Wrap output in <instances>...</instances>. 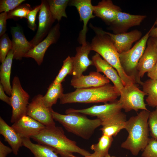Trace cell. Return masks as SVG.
<instances>
[{
	"instance_id": "obj_1",
	"label": "cell",
	"mask_w": 157,
	"mask_h": 157,
	"mask_svg": "<svg viewBox=\"0 0 157 157\" xmlns=\"http://www.w3.org/2000/svg\"><path fill=\"white\" fill-rule=\"evenodd\" d=\"M31 138L39 144L52 147L62 157H74L73 153L84 156L91 154L78 147L76 141L68 138L61 128L56 126L46 127L39 134Z\"/></svg>"
},
{
	"instance_id": "obj_2",
	"label": "cell",
	"mask_w": 157,
	"mask_h": 157,
	"mask_svg": "<svg viewBox=\"0 0 157 157\" xmlns=\"http://www.w3.org/2000/svg\"><path fill=\"white\" fill-rule=\"evenodd\" d=\"M150 112L148 110H142L126 122L124 129L128 135L121 147L129 150L134 156L143 151L150 138L148 121Z\"/></svg>"
},
{
	"instance_id": "obj_3",
	"label": "cell",
	"mask_w": 157,
	"mask_h": 157,
	"mask_svg": "<svg viewBox=\"0 0 157 157\" xmlns=\"http://www.w3.org/2000/svg\"><path fill=\"white\" fill-rule=\"evenodd\" d=\"M96 33L90 44L91 50L101 56L117 72L124 86L136 83L135 80L128 76L120 63L119 53L110 37L101 29L92 27Z\"/></svg>"
},
{
	"instance_id": "obj_4",
	"label": "cell",
	"mask_w": 157,
	"mask_h": 157,
	"mask_svg": "<svg viewBox=\"0 0 157 157\" xmlns=\"http://www.w3.org/2000/svg\"><path fill=\"white\" fill-rule=\"evenodd\" d=\"M120 93L109 83L95 87L76 89L74 91L63 94L59 99L60 103H90L111 102L116 100Z\"/></svg>"
},
{
	"instance_id": "obj_5",
	"label": "cell",
	"mask_w": 157,
	"mask_h": 157,
	"mask_svg": "<svg viewBox=\"0 0 157 157\" xmlns=\"http://www.w3.org/2000/svg\"><path fill=\"white\" fill-rule=\"evenodd\" d=\"M52 113L54 120L61 124L68 132L85 140L89 139L96 129L101 125L99 119H89L80 113L63 115L53 110Z\"/></svg>"
},
{
	"instance_id": "obj_6",
	"label": "cell",
	"mask_w": 157,
	"mask_h": 157,
	"mask_svg": "<svg viewBox=\"0 0 157 157\" xmlns=\"http://www.w3.org/2000/svg\"><path fill=\"white\" fill-rule=\"evenodd\" d=\"M150 30L129 50L119 54L121 64L126 74L137 82V68L149 38Z\"/></svg>"
},
{
	"instance_id": "obj_7",
	"label": "cell",
	"mask_w": 157,
	"mask_h": 157,
	"mask_svg": "<svg viewBox=\"0 0 157 157\" xmlns=\"http://www.w3.org/2000/svg\"><path fill=\"white\" fill-rule=\"evenodd\" d=\"M12 88L10 97L12 111L10 122L14 123L22 117L27 115L30 96L23 88L17 76L13 78Z\"/></svg>"
},
{
	"instance_id": "obj_8",
	"label": "cell",
	"mask_w": 157,
	"mask_h": 157,
	"mask_svg": "<svg viewBox=\"0 0 157 157\" xmlns=\"http://www.w3.org/2000/svg\"><path fill=\"white\" fill-rule=\"evenodd\" d=\"M146 95L145 92L134 84L124 86L118 100L125 112L132 110L136 112L140 109L148 110L144 101V97Z\"/></svg>"
},
{
	"instance_id": "obj_9",
	"label": "cell",
	"mask_w": 157,
	"mask_h": 157,
	"mask_svg": "<svg viewBox=\"0 0 157 157\" xmlns=\"http://www.w3.org/2000/svg\"><path fill=\"white\" fill-rule=\"evenodd\" d=\"M122 106L118 100L117 99L109 103L102 105H94L90 107L82 109L69 108L66 110L65 113H76L97 117L103 122L115 115L121 112Z\"/></svg>"
},
{
	"instance_id": "obj_10",
	"label": "cell",
	"mask_w": 157,
	"mask_h": 157,
	"mask_svg": "<svg viewBox=\"0 0 157 157\" xmlns=\"http://www.w3.org/2000/svg\"><path fill=\"white\" fill-rule=\"evenodd\" d=\"M43 96L38 94L33 97L28 106L27 115L46 127L55 126L52 113L53 110L45 106L42 101Z\"/></svg>"
},
{
	"instance_id": "obj_11",
	"label": "cell",
	"mask_w": 157,
	"mask_h": 157,
	"mask_svg": "<svg viewBox=\"0 0 157 157\" xmlns=\"http://www.w3.org/2000/svg\"><path fill=\"white\" fill-rule=\"evenodd\" d=\"M41 7L39 12L38 26L35 35L30 42L33 48L47 35L51 29L55 20L49 10L47 0H42Z\"/></svg>"
},
{
	"instance_id": "obj_12",
	"label": "cell",
	"mask_w": 157,
	"mask_h": 157,
	"mask_svg": "<svg viewBox=\"0 0 157 157\" xmlns=\"http://www.w3.org/2000/svg\"><path fill=\"white\" fill-rule=\"evenodd\" d=\"M157 62V47L152 38L149 37L145 51L138 64L137 68V82L142 85L141 81L146 72L150 71Z\"/></svg>"
},
{
	"instance_id": "obj_13",
	"label": "cell",
	"mask_w": 157,
	"mask_h": 157,
	"mask_svg": "<svg viewBox=\"0 0 157 157\" xmlns=\"http://www.w3.org/2000/svg\"><path fill=\"white\" fill-rule=\"evenodd\" d=\"M60 25L58 23L52 28L46 38L31 49L24 57L34 59L39 65L42 63L46 51L52 44L55 43L59 36Z\"/></svg>"
},
{
	"instance_id": "obj_14",
	"label": "cell",
	"mask_w": 157,
	"mask_h": 157,
	"mask_svg": "<svg viewBox=\"0 0 157 157\" xmlns=\"http://www.w3.org/2000/svg\"><path fill=\"white\" fill-rule=\"evenodd\" d=\"M147 17L144 15H134L119 12L115 21L110 24V29L114 34L126 32L131 27L139 26Z\"/></svg>"
},
{
	"instance_id": "obj_15",
	"label": "cell",
	"mask_w": 157,
	"mask_h": 157,
	"mask_svg": "<svg viewBox=\"0 0 157 157\" xmlns=\"http://www.w3.org/2000/svg\"><path fill=\"white\" fill-rule=\"evenodd\" d=\"M11 127L22 138H30L39 134L46 126L26 115L13 123Z\"/></svg>"
},
{
	"instance_id": "obj_16",
	"label": "cell",
	"mask_w": 157,
	"mask_h": 157,
	"mask_svg": "<svg viewBox=\"0 0 157 157\" xmlns=\"http://www.w3.org/2000/svg\"><path fill=\"white\" fill-rule=\"evenodd\" d=\"M12 36V49L13 59L21 60L33 47L24 33L22 28L18 25L11 28Z\"/></svg>"
},
{
	"instance_id": "obj_17",
	"label": "cell",
	"mask_w": 157,
	"mask_h": 157,
	"mask_svg": "<svg viewBox=\"0 0 157 157\" xmlns=\"http://www.w3.org/2000/svg\"><path fill=\"white\" fill-rule=\"evenodd\" d=\"M70 4L76 7L79 14L80 19L83 22V29L79 35V40L82 45L86 44V36L87 31V24L89 21L96 16L93 15V6L91 0H73Z\"/></svg>"
},
{
	"instance_id": "obj_18",
	"label": "cell",
	"mask_w": 157,
	"mask_h": 157,
	"mask_svg": "<svg viewBox=\"0 0 157 157\" xmlns=\"http://www.w3.org/2000/svg\"><path fill=\"white\" fill-rule=\"evenodd\" d=\"M105 32L110 37L119 54L130 50L133 44L139 40L142 35L141 32L137 29L119 34Z\"/></svg>"
},
{
	"instance_id": "obj_19",
	"label": "cell",
	"mask_w": 157,
	"mask_h": 157,
	"mask_svg": "<svg viewBox=\"0 0 157 157\" xmlns=\"http://www.w3.org/2000/svg\"><path fill=\"white\" fill-rule=\"evenodd\" d=\"M91 51L90 44L87 43L76 48V54L72 57L73 63L72 77L76 78L83 75L90 66L93 65L92 60L88 58V55Z\"/></svg>"
},
{
	"instance_id": "obj_20",
	"label": "cell",
	"mask_w": 157,
	"mask_h": 157,
	"mask_svg": "<svg viewBox=\"0 0 157 157\" xmlns=\"http://www.w3.org/2000/svg\"><path fill=\"white\" fill-rule=\"evenodd\" d=\"M92 60L97 72L104 73L112 82L120 94L124 86L117 71L97 53L92 57Z\"/></svg>"
},
{
	"instance_id": "obj_21",
	"label": "cell",
	"mask_w": 157,
	"mask_h": 157,
	"mask_svg": "<svg viewBox=\"0 0 157 157\" xmlns=\"http://www.w3.org/2000/svg\"><path fill=\"white\" fill-rule=\"evenodd\" d=\"M110 80L97 72H91L88 75L83 74L72 77L71 85L76 89L98 87L109 83Z\"/></svg>"
},
{
	"instance_id": "obj_22",
	"label": "cell",
	"mask_w": 157,
	"mask_h": 157,
	"mask_svg": "<svg viewBox=\"0 0 157 157\" xmlns=\"http://www.w3.org/2000/svg\"><path fill=\"white\" fill-rule=\"evenodd\" d=\"M93 10L96 16L109 25L115 19L117 13L122 11L120 7L114 4L111 0H102L97 5L93 6Z\"/></svg>"
},
{
	"instance_id": "obj_23",
	"label": "cell",
	"mask_w": 157,
	"mask_h": 157,
	"mask_svg": "<svg viewBox=\"0 0 157 157\" xmlns=\"http://www.w3.org/2000/svg\"><path fill=\"white\" fill-rule=\"evenodd\" d=\"M126 121V115L119 112L102 122V127L100 130L102 134L115 137L122 129H124Z\"/></svg>"
},
{
	"instance_id": "obj_24",
	"label": "cell",
	"mask_w": 157,
	"mask_h": 157,
	"mask_svg": "<svg viewBox=\"0 0 157 157\" xmlns=\"http://www.w3.org/2000/svg\"><path fill=\"white\" fill-rule=\"evenodd\" d=\"M0 133L4 137L5 140L11 147L13 153L17 155L19 149L22 145V138L11 127L0 117Z\"/></svg>"
},
{
	"instance_id": "obj_25",
	"label": "cell",
	"mask_w": 157,
	"mask_h": 157,
	"mask_svg": "<svg viewBox=\"0 0 157 157\" xmlns=\"http://www.w3.org/2000/svg\"><path fill=\"white\" fill-rule=\"evenodd\" d=\"M13 59V54L11 50L4 60L1 63L0 68V83L2 85L6 94L10 96H11L12 90L10 79Z\"/></svg>"
},
{
	"instance_id": "obj_26",
	"label": "cell",
	"mask_w": 157,
	"mask_h": 157,
	"mask_svg": "<svg viewBox=\"0 0 157 157\" xmlns=\"http://www.w3.org/2000/svg\"><path fill=\"white\" fill-rule=\"evenodd\" d=\"M22 145L30 150L35 157H59L52 147L33 143L30 138H22Z\"/></svg>"
},
{
	"instance_id": "obj_27",
	"label": "cell",
	"mask_w": 157,
	"mask_h": 157,
	"mask_svg": "<svg viewBox=\"0 0 157 157\" xmlns=\"http://www.w3.org/2000/svg\"><path fill=\"white\" fill-rule=\"evenodd\" d=\"M63 88L61 83H55L53 82L49 87L47 91L42 99L44 104L47 107L52 108L58 99L63 94Z\"/></svg>"
},
{
	"instance_id": "obj_28",
	"label": "cell",
	"mask_w": 157,
	"mask_h": 157,
	"mask_svg": "<svg viewBox=\"0 0 157 157\" xmlns=\"http://www.w3.org/2000/svg\"><path fill=\"white\" fill-rule=\"evenodd\" d=\"M142 90L147 96L146 99L147 104L153 108L157 106V80L148 79L142 85Z\"/></svg>"
},
{
	"instance_id": "obj_29",
	"label": "cell",
	"mask_w": 157,
	"mask_h": 157,
	"mask_svg": "<svg viewBox=\"0 0 157 157\" xmlns=\"http://www.w3.org/2000/svg\"><path fill=\"white\" fill-rule=\"evenodd\" d=\"M48 2L49 8L54 20L58 22L62 17H67L65 9L69 2L68 0H49Z\"/></svg>"
},
{
	"instance_id": "obj_30",
	"label": "cell",
	"mask_w": 157,
	"mask_h": 157,
	"mask_svg": "<svg viewBox=\"0 0 157 157\" xmlns=\"http://www.w3.org/2000/svg\"><path fill=\"white\" fill-rule=\"evenodd\" d=\"M113 137L102 134L99 138L98 142L92 144L91 149L101 157H105L113 141Z\"/></svg>"
},
{
	"instance_id": "obj_31",
	"label": "cell",
	"mask_w": 157,
	"mask_h": 157,
	"mask_svg": "<svg viewBox=\"0 0 157 157\" xmlns=\"http://www.w3.org/2000/svg\"><path fill=\"white\" fill-rule=\"evenodd\" d=\"M73 70L72 59V57L68 56L63 61L62 67L53 82L56 84L61 83L67 75H72Z\"/></svg>"
},
{
	"instance_id": "obj_32",
	"label": "cell",
	"mask_w": 157,
	"mask_h": 157,
	"mask_svg": "<svg viewBox=\"0 0 157 157\" xmlns=\"http://www.w3.org/2000/svg\"><path fill=\"white\" fill-rule=\"evenodd\" d=\"M33 9L28 3L21 4L12 10L7 13V18L15 19L19 17L27 18L28 13Z\"/></svg>"
},
{
	"instance_id": "obj_33",
	"label": "cell",
	"mask_w": 157,
	"mask_h": 157,
	"mask_svg": "<svg viewBox=\"0 0 157 157\" xmlns=\"http://www.w3.org/2000/svg\"><path fill=\"white\" fill-rule=\"evenodd\" d=\"M12 42L6 33L0 39V61L2 63L6 58L9 51L12 49Z\"/></svg>"
},
{
	"instance_id": "obj_34",
	"label": "cell",
	"mask_w": 157,
	"mask_h": 157,
	"mask_svg": "<svg viewBox=\"0 0 157 157\" xmlns=\"http://www.w3.org/2000/svg\"><path fill=\"white\" fill-rule=\"evenodd\" d=\"M148 122L151 136L157 140V106L150 112Z\"/></svg>"
},
{
	"instance_id": "obj_35",
	"label": "cell",
	"mask_w": 157,
	"mask_h": 157,
	"mask_svg": "<svg viewBox=\"0 0 157 157\" xmlns=\"http://www.w3.org/2000/svg\"><path fill=\"white\" fill-rule=\"evenodd\" d=\"M142 157H157V140L150 138L143 151Z\"/></svg>"
},
{
	"instance_id": "obj_36",
	"label": "cell",
	"mask_w": 157,
	"mask_h": 157,
	"mask_svg": "<svg viewBox=\"0 0 157 157\" xmlns=\"http://www.w3.org/2000/svg\"><path fill=\"white\" fill-rule=\"evenodd\" d=\"M25 1L24 0H1L0 12L8 13Z\"/></svg>"
},
{
	"instance_id": "obj_37",
	"label": "cell",
	"mask_w": 157,
	"mask_h": 157,
	"mask_svg": "<svg viewBox=\"0 0 157 157\" xmlns=\"http://www.w3.org/2000/svg\"><path fill=\"white\" fill-rule=\"evenodd\" d=\"M41 7V4L35 6L28 13L27 17L28 27L33 31L36 29L37 25L35 21L37 14L40 11Z\"/></svg>"
},
{
	"instance_id": "obj_38",
	"label": "cell",
	"mask_w": 157,
	"mask_h": 157,
	"mask_svg": "<svg viewBox=\"0 0 157 157\" xmlns=\"http://www.w3.org/2000/svg\"><path fill=\"white\" fill-rule=\"evenodd\" d=\"M7 13L3 12L0 14V36L5 33L6 31V20Z\"/></svg>"
},
{
	"instance_id": "obj_39",
	"label": "cell",
	"mask_w": 157,
	"mask_h": 157,
	"mask_svg": "<svg viewBox=\"0 0 157 157\" xmlns=\"http://www.w3.org/2000/svg\"><path fill=\"white\" fill-rule=\"evenodd\" d=\"M12 152L11 148L6 146L0 141V157H6L8 154Z\"/></svg>"
},
{
	"instance_id": "obj_40",
	"label": "cell",
	"mask_w": 157,
	"mask_h": 157,
	"mask_svg": "<svg viewBox=\"0 0 157 157\" xmlns=\"http://www.w3.org/2000/svg\"><path fill=\"white\" fill-rule=\"evenodd\" d=\"M4 92L2 85L0 83V99L11 106V97L8 96Z\"/></svg>"
},
{
	"instance_id": "obj_41",
	"label": "cell",
	"mask_w": 157,
	"mask_h": 157,
	"mask_svg": "<svg viewBox=\"0 0 157 157\" xmlns=\"http://www.w3.org/2000/svg\"><path fill=\"white\" fill-rule=\"evenodd\" d=\"M147 75L150 79L157 80V62L153 68L147 72Z\"/></svg>"
},
{
	"instance_id": "obj_42",
	"label": "cell",
	"mask_w": 157,
	"mask_h": 157,
	"mask_svg": "<svg viewBox=\"0 0 157 157\" xmlns=\"http://www.w3.org/2000/svg\"><path fill=\"white\" fill-rule=\"evenodd\" d=\"M150 31L149 37L157 38V18Z\"/></svg>"
},
{
	"instance_id": "obj_43",
	"label": "cell",
	"mask_w": 157,
	"mask_h": 157,
	"mask_svg": "<svg viewBox=\"0 0 157 157\" xmlns=\"http://www.w3.org/2000/svg\"><path fill=\"white\" fill-rule=\"evenodd\" d=\"M74 157H77L76 156H74ZM84 157H101L99 156L96 154L94 152L92 154H91L90 155L86 156H84Z\"/></svg>"
},
{
	"instance_id": "obj_44",
	"label": "cell",
	"mask_w": 157,
	"mask_h": 157,
	"mask_svg": "<svg viewBox=\"0 0 157 157\" xmlns=\"http://www.w3.org/2000/svg\"><path fill=\"white\" fill-rule=\"evenodd\" d=\"M153 38L157 47V38Z\"/></svg>"
},
{
	"instance_id": "obj_45",
	"label": "cell",
	"mask_w": 157,
	"mask_h": 157,
	"mask_svg": "<svg viewBox=\"0 0 157 157\" xmlns=\"http://www.w3.org/2000/svg\"><path fill=\"white\" fill-rule=\"evenodd\" d=\"M105 157H117L114 156H111L109 154H108Z\"/></svg>"
}]
</instances>
